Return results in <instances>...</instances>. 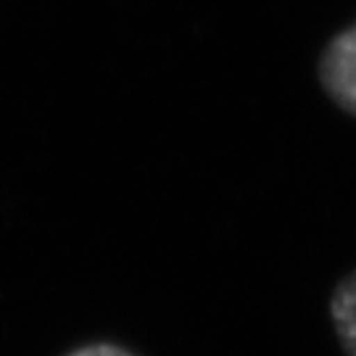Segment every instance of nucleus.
<instances>
[{
    "label": "nucleus",
    "instance_id": "obj_1",
    "mask_svg": "<svg viewBox=\"0 0 356 356\" xmlns=\"http://www.w3.org/2000/svg\"><path fill=\"white\" fill-rule=\"evenodd\" d=\"M317 79L325 95L356 119V22L327 40L317 58Z\"/></svg>",
    "mask_w": 356,
    "mask_h": 356
},
{
    "label": "nucleus",
    "instance_id": "obj_2",
    "mask_svg": "<svg viewBox=\"0 0 356 356\" xmlns=\"http://www.w3.org/2000/svg\"><path fill=\"white\" fill-rule=\"evenodd\" d=\"M330 319L343 354L356 356V269L332 288Z\"/></svg>",
    "mask_w": 356,
    "mask_h": 356
},
{
    "label": "nucleus",
    "instance_id": "obj_3",
    "mask_svg": "<svg viewBox=\"0 0 356 356\" xmlns=\"http://www.w3.org/2000/svg\"><path fill=\"white\" fill-rule=\"evenodd\" d=\"M66 356H138L132 354L129 348L119 343H108V341H98V343H85L72 348Z\"/></svg>",
    "mask_w": 356,
    "mask_h": 356
}]
</instances>
